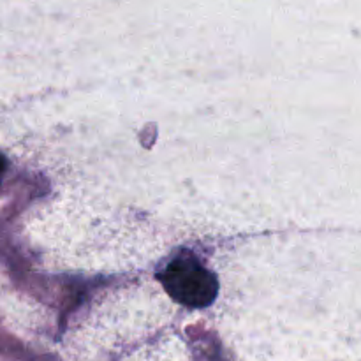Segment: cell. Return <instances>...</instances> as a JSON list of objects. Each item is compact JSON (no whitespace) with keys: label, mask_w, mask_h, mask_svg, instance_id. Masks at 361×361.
Segmentation results:
<instances>
[{"label":"cell","mask_w":361,"mask_h":361,"mask_svg":"<svg viewBox=\"0 0 361 361\" xmlns=\"http://www.w3.org/2000/svg\"><path fill=\"white\" fill-rule=\"evenodd\" d=\"M161 282L175 302L194 309L208 307L219 293L215 275L192 257L171 261L161 274Z\"/></svg>","instance_id":"cell-1"},{"label":"cell","mask_w":361,"mask_h":361,"mask_svg":"<svg viewBox=\"0 0 361 361\" xmlns=\"http://www.w3.org/2000/svg\"><path fill=\"white\" fill-rule=\"evenodd\" d=\"M4 168H6V162H4V159L0 157V173L4 171Z\"/></svg>","instance_id":"cell-2"}]
</instances>
